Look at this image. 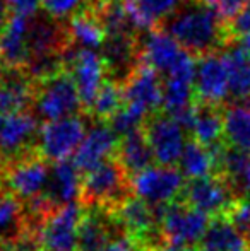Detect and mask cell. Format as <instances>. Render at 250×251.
Masks as SVG:
<instances>
[{
	"mask_svg": "<svg viewBox=\"0 0 250 251\" xmlns=\"http://www.w3.org/2000/svg\"><path fill=\"white\" fill-rule=\"evenodd\" d=\"M83 205L79 201L57 207L47 215L40 231V241L45 251L77 250V229H79Z\"/></svg>",
	"mask_w": 250,
	"mask_h": 251,
	"instance_id": "obj_13",
	"label": "cell"
},
{
	"mask_svg": "<svg viewBox=\"0 0 250 251\" xmlns=\"http://www.w3.org/2000/svg\"><path fill=\"white\" fill-rule=\"evenodd\" d=\"M146 139L154 154L158 166H175L182 157L185 147L184 128L165 111L151 113L142 125Z\"/></svg>",
	"mask_w": 250,
	"mask_h": 251,
	"instance_id": "obj_9",
	"label": "cell"
},
{
	"mask_svg": "<svg viewBox=\"0 0 250 251\" xmlns=\"http://www.w3.org/2000/svg\"><path fill=\"white\" fill-rule=\"evenodd\" d=\"M182 51L184 48L177 43V40L161 29L147 31V36L140 40V62L160 74L170 72Z\"/></svg>",
	"mask_w": 250,
	"mask_h": 251,
	"instance_id": "obj_22",
	"label": "cell"
},
{
	"mask_svg": "<svg viewBox=\"0 0 250 251\" xmlns=\"http://www.w3.org/2000/svg\"><path fill=\"white\" fill-rule=\"evenodd\" d=\"M195 104V94H194V84L182 82V80L167 79L163 84V102L161 111L173 116L175 113Z\"/></svg>",
	"mask_w": 250,
	"mask_h": 251,
	"instance_id": "obj_34",
	"label": "cell"
},
{
	"mask_svg": "<svg viewBox=\"0 0 250 251\" xmlns=\"http://www.w3.org/2000/svg\"><path fill=\"white\" fill-rule=\"evenodd\" d=\"M50 169V162L36 149L31 154L0 166V186L23 203L33 201L43 195Z\"/></svg>",
	"mask_w": 250,
	"mask_h": 251,
	"instance_id": "obj_3",
	"label": "cell"
},
{
	"mask_svg": "<svg viewBox=\"0 0 250 251\" xmlns=\"http://www.w3.org/2000/svg\"><path fill=\"white\" fill-rule=\"evenodd\" d=\"M81 190V171L74 162L60 161L54 162L48 176V183L45 186L43 199L52 208L72 203L79 200Z\"/></svg>",
	"mask_w": 250,
	"mask_h": 251,
	"instance_id": "obj_21",
	"label": "cell"
},
{
	"mask_svg": "<svg viewBox=\"0 0 250 251\" xmlns=\"http://www.w3.org/2000/svg\"><path fill=\"white\" fill-rule=\"evenodd\" d=\"M230 79V96L235 100L250 98V56L242 47L223 51Z\"/></svg>",
	"mask_w": 250,
	"mask_h": 251,
	"instance_id": "obj_32",
	"label": "cell"
},
{
	"mask_svg": "<svg viewBox=\"0 0 250 251\" xmlns=\"http://www.w3.org/2000/svg\"><path fill=\"white\" fill-rule=\"evenodd\" d=\"M103 53L108 67V77L122 75V80L140 62V40L136 33L108 36L103 43Z\"/></svg>",
	"mask_w": 250,
	"mask_h": 251,
	"instance_id": "obj_20",
	"label": "cell"
},
{
	"mask_svg": "<svg viewBox=\"0 0 250 251\" xmlns=\"http://www.w3.org/2000/svg\"><path fill=\"white\" fill-rule=\"evenodd\" d=\"M84 137H86V126L81 115L55 122H45L38 135V151L52 164L67 161L69 155L76 154Z\"/></svg>",
	"mask_w": 250,
	"mask_h": 251,
	"instance_id": "obj_7",
	"label": "cell"
},
{
	"mask_svg": "<svg viewBox=\"0 0 250 251\" xmlns=\"http://www.w3.org/2000/svg\"><path fill=\"white\" fill-rule=\"evenodd\" d=\"M132 195V178L127 175L115 155L81 175L77 201L84 207H98L107 212H115Z\"/></svg>",
	"mask_w": 250,
	"mask_h": 251,
	"instance_id": "obj_2",
	"label": "cell"
},
{
	"mask_svg": "<svg viewBox=\"0 0 250 251\" xmlns=\"http://www.w3.org/2000/svg\"><path fill=\"white\" fill-rule=\"evenodd\" d=\"M237 251H250V243L247 241V245L242 246V248H240V250H237Z\"/></svg>",
	"mask_w": 250,
	"mask_h": 251,
	"instance_id": "obj_45",
	"label": "cell"
},
{
	"mask_svg": "<svg viewBox=\"0 0 250 251\" xmlns=\"http://www.w3.org/2000/svg\"><path fill=\"white\" fill-rule=\"evenodd\" d=\"M10 14L23 17H33L41 9V0H5Z\"/></svg>",
	"mask_w": 250,
	"mask_h": 251,
	"instance_id": "obj_39",
	"label": "cell"
},
{
	"mask_svg": "<svg viewBox=\"0 0 250 251\" xmlns=\"http://www.w3.org/2000/svg\"><path fill=\"white\" fill-rule=\"evenodd\" d=\"M115 157L118 159V162L130 178L139 175L144 169L151 168L153 162H156L142 128L134 130V132L120 137L117 151H115Z\"/></svg>",
	"mask_w": 250,
	"mask_h": 251,
	"instance_id": "obj_25",
	"label": "cell"
},
{
	"mask_svg": "<svg viewBox=\"0 0 250 251\" xmlns=\"http://www.w3.org/2000/svg\"><path fill=\"white\" fill-rule=\"evenodd\" d=\"M65 65L76 80L79 98L83 102V115L91 106L101 84L108 77L105 58L89 48H77L76 45L65 51Z\"/></svg>",
	"mask_w": 250,
	"mask_h": 251,
	"instance_id": "obj_10",
	"label": "cell"
},
{
	"mask_svg": "<svg viewBox=\"0 0 250 251\" xmlns=\"http://www.w3.org/2000/svg\"><path fill=\"white\" fill-rule=\"evenodd\" d=\"M34 109L45 122L83 115V102L79 98L76 80L69 69L36 84Z\"/></svg>",
	"mask_w": 250,
	"mask_h": 251,
	"instance_id": "obj_4",
	"label": "cell"
},
{
	"mask_svg": "<svg viewBox=\"0 0 250 251\" xmlns=\"http://www.w3.org/2000/svg\"><path fill=\"white\" fill-rule=\"evenodd\" d=\"M224 26H226V34H228L230 43L240 41L242 38L249 36L250 34V3L242 7L231 19L224 21Z\"/></svg>",
	"mask_w": 250,
	"mask_h": 251,
	"instance_id": "obj_36",
	"label": "cell"
},
{
	"mask_svg": "<svg viewBox=\"0 0 250 251\" xmlns=\"http://www.w3.org/2000/svg\"><path fill=\"white\" fill-rule=\"evenodd\" d=\"M238 43H240V47L244 48V51L250 56V34H249V36H245V38H242Z\"/></svg>",
	"mask_w": 250,
	"mask_h": 251,
	"instance_id": "obj_42",
	"label": "cell"
},
{
	"mask_svg": "<svg viewBox=\"0 0 250 251\" xmlns=\"http://www.w3.org/2000/svg\"><path fill=\"white\" fill-rule=\"evenodd\" d=\"M223 217H226L249 241L250 239V195L238 197V199L231 203V207L228 208Z\"/></svg>",
	"mask_w": 250,
	"mask_h": 251,
	"instance_id": "obj_35",
	"label": "cell"
},
{
	"mask_svg": "<svg viewBox=\"0 0 250 251\" xmlns=\"http://www.w3.org/2000/svg\"><path fill=\"white\" fill-rule=\"evenodd\" d=\"M10 10L9 7H7L5 0H0V36H2V33L5 31L7 24H9V19H10Z\"/></svg>",
	"mask_w": 250,
	"mask_h": 251,
	"instance_id": "obj_41",
	"label": "cell"
},
{
	"mask_svg": "<svg viewBox=\"0 0 250 251\" xmlns=\"http://www.w3.org/2000/svg\"><path fill=\"white\" fill-rule=\"evenodd\" d=\"M26 232L28 226L24 203L0 186V238L7 243Z\"/></svg>",
	"mask_w": 250,
	"mask_h": 251,
	"instance_id": "obj_30",
	"label": "cell"
},
{
	"mask_svg": "<svg viewBox=\"0 0 250 251\" xmlns=\"http://www.w3.org/2000/svg\"><path fill=\"white\" fill-rule=\"evenodd\" d=\"M178 169L187 179L204 178L216 175V159L209 147L202 146L195 139H189L178 161Z\"/></svg>",
	"mask_w": 250,
	"mask_h": 251,
	"instance_id": "obj_29",
	"label": "cell"
},
{
	"mask_svg": "<svg viewBox=\"0 0 250 251\" xmlns=\"http://www.w3.org/2000/svg\"><path fill=\"white\" fill-rule=\"evenodd\" d=\"M187 0H125L130 23L137 31L160 29Z\"/></svg>",
	"mask_w": 250,
	"mask_h": 251,
	"instance_id": "obj_23",
	"label": "cell"
},
{
	"mask_svg": "<svg viewBox=\"0 0 250 251\" xmlns=\"http://www.w3.org/2000/svg\"><path fill=\"white\" fill-rule=\"evenodd\" d=\"M185 176L175 166H151L132 176L134 195L149 205H165L180 199Z\"/></svg>",
	"mask_w": 250,
	"mask_h": 251,
	"instance_id": "obj_11",
	"label": "cell"
},
{
	"mask_svg": "<svg viewBox=\"0 0 250 251\" xmlns=\"http://www.w3.org/2000/svg\"><path fill=\"white\" fill-rule=\"evenodd\" d=\"M194 94L199 104L221 106L230 96V79L223 53L214 51L197 58Z\"/></svg>",
	"mask_w": 250,
	"mask_h": 251,
	"instance_id": "obj_12",
	"label": "cell"
},
{
	"mask_svg": "<svg viewBox=\"0 0 250 251\" xmlns=\"http://www.w3.org/2000/svg\"><path fill=\"white\" fill-rule=\"evenodd\" d=\"M70 251H79V250H70Z\"/></svg>",
	"mask_w": 250,
	"mask_h": 251,
	"instance_id": "obj_48",
	"label": "cell"
},
{
	"mask_svg": "<svg viewBox=\"0 0 250 251\" xmlns=\"http://www.w3.org/2000/svg\"><path fill=\"white\" fill-rule=\"evenodd\" d=\"M245 108H247L249 111H250V98H249V100H247V106H245Z\"/></svg>",
	"mask_w": 250,
	"mask_h": 251,
	"instance_id": "obj_46",
	"label": "cell"
},
{
	"mask_svg": "<svg viewBox=\"0 0 250 251\" xmlns=\"http://www.w3.org/2000/svg\"><path fill=\"white\" fill-rule=\"evenodd\" d=\"M125 238L113 214L98 207H84L77 229V250L103 251L117 239Z\"/></svg>",
	"mask_w": 250,
	"mask_h": 251,
	"instance_id": "obj_14",
	"label": "cell"
},
{
	"mask_svg": "<svg viewBox=\"0 0 250 251\" xmlns=\"http://www.w3.org/2000/svg\"><path fill=\"white\" fill-rule=\"evenodd\" d=\"M36 82L26 70H3L0 75V115L26 113L34 106Z\"/></svg>",
	"mask_w": 250,
	"mask_h": 251,
	"instance_id": "obj_18",
	"label": "cell"
},
{
	"mask_svg": "<svg viewBox=\"0 0 250 251\" xmlns=\"http://www.w3.org/2000/svg\"><path fill=\"white\" fill-rule=\"evenodd\" d=\"M83 3L84 0H41V9L48 17L60 21L72 16Z\"/></svg>",
	"mask_w": 250,
	"mask_h": 251,
	"instance_id": "obj_37",
	"label": "cell"
},
{
	"mask_svg": "<svg viewBox=\"0 0 250 251\" xmlns=\"http://www.w3.org/2000/svg\"><path fill=\"white\" fill-rule=\"evenodd\" d=\"M118 140H120V135L108 123L100 122L86 132V137L74 154L72 162L81 171V175H84L100 166L108 157L115 155Z\"/></svg>",
	"mask_w": 250,
	"mask_h": 251,
	"instance_id": "obj_16",
	"label": "cell"
},
{
	"mask_svg": "<svg viewBox=\"0 0 250 251\" xmlns=\"http://www.w3.org/2000/svg\"><path fill=\"white\" fill-rule=\"evenodd\" d=\"M156 215L168 245L197 246L209 226L211 217L180 200L156 205Z\"/></svg>",
	"mask_w": 250,
	"mask_h": 251,
	"instance_id": "obj_5",
	"label": "cell"
},
{
	"mask_svg": "<svg viewBox=\"0 0 250 251\" xmlns=\"http://www.w3.org/2000/svg\"><path fill=\"white\" fill-rule=\"evenodd\" d=\"M40 123L29 111L0 115V166L38 149Z\"/></svg>",
	"mask_w": 250,
	"mask_h": 251,
	"instance_id": "obj_8",
	"label": "cell"
},
{
	"mask_svg": "<svg viewBox=\"0 0 250 251\" xmlns=\"http://www.w3.org/2000/svg\"><path fill=\"white\" fill-rule=\"evenodd\" d=\"M65 26L69 31L70 41L76 47L81 45V48L94 50V48L103 47V43L107 41V31L87 3V0L69 17Z\"/></svg>",
	"mask_w": 250,
	"mask_h": 251,
	"instance_id": "obj_24",
	"label": "cell"
},
{
	"mask_svg": "<svg viewBox=\"0 0 250 251\" xmlns=\"http://www.w3.org/2000/svg\"><path fill=\"white\" fill-rule=\"evenodd\" d=\"M237 199V192L226 178L221 175H209L204 178L187 179L178 200L213 219L226 214Z\"/></svg>",
	"mask_w": 250,
	"mask_h": 251,
	"instance_id": "obj_6",
	"label": "cell"
},
{
	"mask_svg": "<svg viewBox=\"0 0 250 251\" xmlns=\"http://www.w3.org/2000/svg\"><path fill=\"white\" fill-rule=\"evenodd\" d=\"M103 251H139V250H137V246L132 241H129L127 238H122L113 241L111 245H108Z\"/></svg>",
	"mask_w": 250,
	"mask_h": 251,
	"instance_id": "obj_40",
	"label": "cell"
},
{
	"mask_svg": "<svg viewBox=\"0 0 250 251\" xmlns=\"http://www.w3.org/2000/svg\"><path fill=\"white\" fill-rule=\"evenodd\" d=\"M2 72H3V69H2V65H0V75H2Z\"/></svg>",
	"mask_w": 250,
	"mask_h": 251,
	"instance_id": "obj_47",
	"label": "cell"
},
{
	"mask_svg": "<svg viewBox=\"0 0 250 251\" xmlns=\"http://www.w3.org/2000/svg\"><path fill=\"white\" fill-rule=\"evenodd\" d=\"M197 2L211 7V9L220 14L221 19L228 21V19H231L242 7L250 3V0H197Z\"/></svg>",
	"mask_w": 250,
	"mask_h": 251,
	"instance_id": "obj_38",
	"label": "cell"
},
{
	"mask_svg": "<svg viewBox=\"0 0 250 251\" xmlns=\"http://www.w3.org/2000/svg\"><path fill=\"white\" fill-rule=\"evenodd\" d=\"M167 27L177 43L195 58L220 51L230 45L224 21L216 10L204 3H200L197 9H189L178 14Z\"/></svg>",
	"mask_w": 250,
	"mask_h": 251,
	"instance_id": "obj_1",
	"label": "cell"
},
{
	"mask_svg": "<svg viewBox=\"0 0 250 251\" xmlns=\"http://www.w3.org/2000/svg\"><path fill=\"white\" fill-rule=\"evenodd\" d=\"M29 19L12 14L0 36V65L3 70H24L29 63L28 48Z\"/></svg>",
	"mask_w": 250,
	"mask_h": 251,
	"instance_id": "obj_19",
	"label": "cell"
},
{
	"mask_svg": "<svg viewBox=\"0 0 250 251\" xmlns=\"http://www.w3.org/2000/svg\"><path fill=\"white\" fill-rule=\"evenodd\" d=\"M125 104L142 108L144 111L156 113L161 109L163 102V82L160 72L151 69L149 65L139 62L129 75L122 80Z\"/></svg>",
	"mask_w": 250,
	"mask_h": 251,
	"instance_id": "obj_15",
	"label": "cell"
},
{
	"mask_svg": "<svg viewBox=\"0 0 250 251\" xmlns=\"http://www.w3.org/2000/svg\"><path fill=\"white\" fill-rule=\"evenodd\" d=\"M244 190L247 195H250V164H249L247 173H245V178H244Z\"/></svg>",
	"mask_w": 250,
	"mask_h": 251,
	"instance_id": "obj_43",
	"label": "cell"
},
{
	"mask_svg": "<svg viewBox=\"0 0 250 251\" xmlns=\"http://www.w3.org/2000/svg\"><path fill=\"white\" fill-rule=\"evenodd\" d=\"M5 246H7V243L3 241L2 238H0V251H5Z\"/></svg>",
	"mask_w": 250,
	"mask_h": 251,
	"instance_id": "obj_44",
	"label": "cell"
},
{
	"mask_svg": "<svg viewBox=\"0 0 250 251\" xmlns=\"http://www.w3.org/2000/svg\"><path fill=\"white\" fill-rule=\"evenodd\" d=\"M87 3L103 24L107 38L136 31L130 23L125 0H87Z\"/></svg>",
	"mask_w": 250,
	"mask_h": 251,
	"instance_id": "obj_31",
	"label": "cell"
},
{
	"mask_svg": "<svg viewBox=\"0 0 250 251\" xmlns=\"http://www.w3.org/2000/svg\"><path fill=\"white\" fill-rule=\"evenodd\" d=\"M70 47H74V45L70 41L69 31H67V26L60 24V21L47 17V19H34L33 23H29L28 48H29L31 60L43 58V56L65 55V51Z\"/></svg>",
	"mask_w": 250,
	"mask_h": 251,
	"instance_id": "obj_17",
	"label": "cell"
},
{
	"mask_svg": "<svg viewBox=\"0 0 250 251\" xmlns=\"http://www.w3.org/2000/svg\"><path fill=\"white\" fill-rule=\"evenodd\" d=\"M247 245V238L226 217H213L197 243V251H237Z\"/></svg>",
	"mask_w": 250,
	"mask_h": 251,
	"instance_id": "obj_26",
	"label": "cell"
},
{
	"mask_svg": "<svg viewBox=\"0 0 250 251\" xmlns=\"http://www.w3.org/2000/svg\"><path fill=\"white\" fill-rule=\"evenodd\" d=\"M192 139L206 147H214L224 140V109L221 106L199 104L192 126Z\"/></svg>",
	"mask_w": 250,
	"mask_h": 251,
	"instance_id": "obj_27",
	"label": "cell"
},
{
	"mask_svg": "<svg viewBox=\"0 0 250 251\" xmlns=\"http://www.w3.org/2000/svg\"><path fill=\"white\" fill-rule=\"evenodd\" d=\"M125 104L124 100V89H122V82L113 77H107L105 82L101 84L100 91L96 93L91 106L86 109L84 115L89 118L96 120V122L108 123Z\"/></svg>",
	"mask_w": 250,
	"mask_h": 251,
	"instance_id": "obj_28",
	"label": "cell"
},
{
	"mask_svg": "<svg viewBox=\"0 0 250 251\" xmlns=\"http://www.w3.org/2000/svg\"><path fill=\"white\" fill-rule=\"evenodd\" d=\"M224 142L250 152V111L247 108H224Z\"/></svg>",
	"mask_w": 250,
	"mask_h": 251,
	"instance_id": "obj_33",
	"label": "cell"
}]
</instances>
